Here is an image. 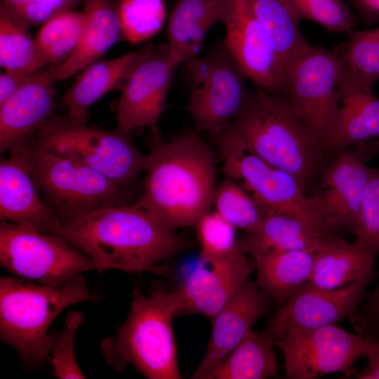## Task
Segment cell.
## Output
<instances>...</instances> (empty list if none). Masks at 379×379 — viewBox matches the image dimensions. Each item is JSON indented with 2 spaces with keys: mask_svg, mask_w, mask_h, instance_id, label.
Instances as JSON below:
<instances>
[{
  "mask_svg": "<svg viewBox=\"0 0 379 379\" xmlns=\"http://www.w3.org/2000/svg\"><path fill=\"white\" fill-rule=\"evenodd\" d=\"M347 34V41L337 47L340 80L372 90L379 80V26L354 29Z\"/></svg>",
  "mask_w": 379,
  "mask_h": 379,
  "instance_id": "obj_30",
  "label": "cell"
},
{
  "mask_svg": "<svg viewBox=\"0 0 379 379\" xmlns=\"http://www.w3.org/2000/svg\"><path fill=\"white\" fill-rule=\"evenodd\" d=\"M272 300L255 281L248 280L212 318L211 337L205 354L192 375L210 379L234 348L270 310Z\"/></svg>",
  "mask_w": 379,
  "mask_h": 379,
  "instance_id": "obj_18",
  "label": "cell"
},
{
  "mask_svg": "<svg viewBox=\"0 0 379 379\" xmlns=\"http://www.w3.org/2000/svg\"><path fill=\"white\" fill-rule=\"evenodd\" d=\"M213 206L220 216L236 229L250 233L257 229L265 211L237 180L226 176L217 185Z\"/></svg>",
  "mask_w": 379,
  "mask_h": 379,
  "instance_id": "obj_33",
  "label": "cell"
},
{
  "mask_svg": "<svg viewBox=\"0 0 379 379\" xmlns=\"http://www.w3.org/2000/svg\"><path fill=\"white\" fill-rule=\"evenodd\" d=\"M337 48L310 44L285 69L281 95L324 150L337 126L340 100Z\"/></svg>",
  "mask_w": 379,
  "mask_h": 379,
  "instance_id": "obj_8",
  "label": "cell"
},
{
  "mask_svg": "<svg viewBox=\"0 0 379 379\" xmlns=\"http://www.w3.org/2000/svg\"><path fill=\"white\" fill-rule=\"evenodd\" d=\"M84 0H29L16 10H11L28 27L44 24L51 18L72 10Z\"/></svg>",
  "mask_w": 379,
  "mask_h": 379,
  "instance_id": "obj_39",
  "label": "cell"
},
{
  "mask_svg": "<svg viewBox=\"0 0 379 379\" xmlns=\"http://www.w3.org/2000/svg\"><path fill=\"white\" fill-rule=\"evenodd\" d=\"M152 131L142 193L135 203L169 228L195 226L213 204L216 155L194 131L168 142Z\"/></svg>",
  "mask_w": 379,
  "mask_h": 379,
  "instance_id": "obj_2",
  "label": "cell"
},
{
  "mask_svg": "<svg viewBox=\"0 0 379 379\" xmlns=\"http://www.w3.org/2000/svg\"><path fill=\"white\" fill-rule=\"evenodd\" d=\"M216 149L225 175L239 182L264 211L293 215L338 230L321 214L312 196L291 173L239 149Z\"/></svg>",
  "mask_w": 379,
  "mask_h": 379,
  "instance_id": "obj_12",
  "label": "cell"
},
{
  "mask_svg": "<svg viewBox=\"0 0 379 379\" xmlns=\"http://www.w3.org/2000/svg\"><path fill=\"white\" fill-rule=\"evenodd\" d=\"M29 0H2L1 4L11 10H16L25 5Z\"/></svg>",
  "mask_w": 379,
  "mask_h": 379,
  "instance_id": "obj_45",
  "label": "cell"
},
{
  "mask_svg": "<svg viewBox=\"0 0 379 379\" xmlns=\"http://www.w3.org/2000/svg\"><path fill=\"white\" fill-rule=\"evenodd\" d=\"M361 21L372 25L379 20V0H347Z\"/></svg>",
  "mask_w": 379,
  "mask_h": 379,
  "instance_id": "obj_42",
  "label": "cell"
},
{
  "mask_svg": "<svg viewBox=\"0 0 379 379\" xmlns=\"http://www.w3.org/2000/svg\"><path fill=\"white\" fill-rule=\"evenodd\" d=\"M246 1L267 34L284 74L289 62L310 44L300 29V18L289 0Z\"/></svg>",
  "mask_w": 379,
  "mask_h": 379,
  "instance_id": "obj_28",
  "label": "cell"
},
{
  "mask_svg": "<svg viewBox=\"0 0 379 379\" xmlns=\"http://www.w3.org/2000/svg\"><path fill=\"white\" fill-rule=\"evenodd\" d=\"M117 8L122 36L132 44L156 36L167 16L164 0H120Z\"/></svg>",
  "mask_w": 379,
  "mask_h": 379,
  "instance_id": "obj_34",
  "label": "cell"
},
{
  "mask_svg": "<svg viewBox=\"0 0 379 379\" xmlns=\"http://www.w3.org/2000/svg\"><path fill=\"white\" fill-rule=\"evenodd\" d=\"M183 65L190 91L186 109L194 131L220 133L249 100L248 78L222 44Z\"/></svg>",
  "mask_w": 379,
  "mask_h": 379,
  "instance_id": "obj_9",
  "label": "cell"
},
{
  "mask_svg": "<svg viewBox=\"0 0 379 379\" xmlns=\"http://www.w3.org/2000/svg\"><path fill=\"white\" fill-rule=\"evenodd\" d=\"M142 53L141 49L87 66L64 95L67 114L87 122L89 107L109 91L122 87Z\"/></svg>",
  "mask_w": 379,
  "mask_h": 379,
  "instance_id": "obj_26",
  "label": "cell"
},
{
  "mask_svg": "<svg viewBox=\"0 0 379 379\" xmlns=\"http://www.w3.org/2000/svg\"><path fill=\"white\" fill-rule=\"evenodd\" d=\"M98 299L81 274L60 286L1 277V338L14 347L27 364L41 365L49 357L57 338L58 333L48 332L55 319L71 305Z\"/></svg>",
  "mask_w": 379,
  "mask_h": 379,
  "instance_id": "obj_5",
  "label": "cell"
},
{
  "mask_svg": "<svg viewBox=\"0 0 379 379\" xmlns=\"http://www.w3.org/2000/svg\"><path fill=\"white\" fill-rule=\"evenodd\" d=\"M222 44L257 88L281 96L283 70L246 0H228Z\"/></svg>",
  "mask_w": 379,
  "mask_h": 379,
  "instance_id": "obj_15",
  "label": "cell"
},
{
  "mask_svg": "<svg viewBox=\"0 0 379 379\" xmlns=\"http://www.w3.org/2000/svg\"><path fill=\"white\" fill-rule=\"evenodd\" d=\"M207 268L199 266L176 290L180 314L213 317L248 280L251 269L239 248Z\"/></svg>",
  "mask_w": 379,
  "mask_h": 379,
  "instance_id": "obj_20",
  "label": "cell"
},
{
  "mask_svg": "<svg viewBox=\"0 0 379 379\" xmlns=\"http://www.w3.org/2000/svg\"><path fill=\"white\" fill-rule=\"evenodd\" d=\"M274 340L251 330L234 348L210 379H267L277 375Z\"/></svg>",
  "mask_w": 379,
  "mask_h": 379,
  "instance_id": "obj_29",
  "label": "cell"
},
{
  "mask_svg": "<svg viewBox=\"0 0 379 379\" xmlns=\"http://www.w3.org/2000/svg\"><path fill=\"white\" fill-rule=\"evenodd\" d=\"M83 4L86 20L78 46L64 61L48 69L55 81L84 69L123 37L115 0H84Z\"/></svg>",
  "mask_w": 379,
  "mask_h": 379,
  "instance_id": "obj_22",
  "label": "cell"
},
{
  "mask_svg": "<svg viewBox=\"0 0 379 379\" xmlns=\"http://www.w3.org/2000/svg\"><path fill=\"white\" fill-rule=\"evenodd\" d=\"M200 244V261L211 265L239 248L236 228L216 211L204 214L195 225Z\"/></svg>",
  "mask_w": 379,
  "mask_h": 379,
  "instance_id": "obj_35",
  "label": "cell"
},
{
  "mask_svg": "<svg viewBox=\"0 0 379 379\" xmlns=\"http://www.w3.org/2000/svg\"><path fill=\"white\" fill-rule=\"evenodd\" d=\"M367 366L355 376L359 379H379V338H371L366 357Z\"/></svg>",
  "mask_w": 379,
  "mask_h": 379,
  "instance_id": "obj_43",
  "label": "cell"
},
{
  "mask_svg": "<svg viewBox=\"0 0 379 379\" xmlns=\"http://www.w3.org/2000/svg\"><path fill=\"white\" fill-rule=\"evenodd\" d=\"M340 109L335 132L324 147L335 155L353 145L379 139V97L371 89L339 80Z\"/></svg>",
  "mask_w": 379,
  "mask_h": 379,
  "instance_id": "obj_23",
  "label": "cell"
},
{
  "mask_svg": "<svg viewBox=\"0 0 379 379\" xmlns=\"http://www.w3.org/2000/svg\"><path fill=\"white\" fill-rule=\"evenodd\" d=\"M32 146L70 158L132 189L145 172L147 155L135 147L131 133L89 126L68 114L53 116L38 131Z\"/></svg>",
  "mask_w": 379,
  "mask_h": 379,
  "instance_id": "obj_6",
  "label": "cell"
},
{
  "mask_svg": "<svg viewBox=\"0 0 379 379\" xmlns=\"http://www.w3.org/2000/svg\"><path fill=\"white\" fill-rule=\"evenodd\" d=\"M29 27L7 6H0V65L4 70L32 74L42 67Z\"/></svg>",
  "mask_w": 379,
  "mask_h": 379,
  "instance_id": "obj_31",
  "label": "cell"
},
{
  "mask_svg": "<svg viewBox=\"0 0 379 379\" xmlns=\"http://www.w3.org/2000/svg\"><path fill=\"white\" fill-rule=\"evenodd\" d=\"M316 249L270 251L253 255L255 284L281 306L310 280Z\"/></svg>",
  "mask_w": 379,
  "mask_h": 379,
  "instance_id": "obj_27",
  "label": "cell"
},
{
  "mask_svg": "<svg viewBox=\"0 0 379 379\" xmlns=\"http://www.w3.org/2000/svg\"><path fill=\"white\" fill-rule=\"evenodd\" d=\"M301 20L312 21L325 29L347 33L361 21L345 0H289Z\"/></svg>",
  "mask_w": 379,
  "mask_h": 379,
  "instance_id": "obj_36",
  "label": "cell"
},
{
  "mask_svg": "<svg viewBox=\"0 0 379 379\" xmlns=\"http://www.w3.org/2000/svg\"><path fill=\"white\" fill-rule=\"evenodd\" d=\"M28 161L43 200L62 226L96 209L129 204L133 197L132 189L88 166L32 145Z\"/></svg>",
  "mask_w": 379,
  "mask_h": 379,
  "instance_id": "obj_7",
  "label": "cell"
},
{
  "mask_svg": "<svg viewBox=\"0 0 379 379\" xmlns=\"http://www.w3.org/2000/svg\"><path fill=\"white\" fill-rule=\"evenodd\" d=\"M85 20L84 12L70 10L42 24L34 39L43 66L60 64L74 51L81 40Z\"/></svg>",
  "mask_w": 379,
  "mask_h": 379,
  "instance_id": "obj_32",
  "label": "cell"
},
{
  "mask_svg": "<svg viewBox=\"0 0 379 379\" xmlns=\"http://www.w3.org/2000/svg\"><path fill=\"white\" fill-rule=\"evenodd\" d=\"M180 310L176 291L155 286L145 295L134 290L126 320L101 343L105 361L119 371L131 364L149 379L182 378L173 328Z\"/></svg>",
  "mask_w": 379,
  "mask_h": 379,
  "instance_id": "obj_4",
  "label": "cell"
},
{
  "mask_svg": "<svg viewBox=\"0 0 379 379\" xmlns=\"http://www.w3.org/2000/svg\"><path fill=\"white\" fill-rule=\"evenodd\" d=\"M371 338L331 324L293 328L274 340L283 353L288 379H316L339 373L355 376L354 366L366 357Z\"/></svg>",
  "mask_w": 379,
  "mask_h": 379,
  "instance_id": "obj_11",
  "label": "cell"
},
{
  "mask_svg": "<svg viewBox=\"0 0 379 379\" xmlns=\"http://www.w3.org/2000/svg\"><path fill=\"white\" fill-rule=\"evenodd\" d=\"M361 147V151L366 150V152H360L362 157L373 155V154H379V139L370 140L362 144H360Z\"/></svg>",
  "mask_w": 379,
  "mask_h": 379,
  "instance_id": "obj_44",
  "label": "cell"
},
{
  "mask_svg": "<svg viewBox=\"0 0 379 379\" xmlns=\"http://www.w3.org/2000/svg\"><path fill=\"white\" fill-rule=\"evenodd\" d=\"M352 234L355 241L376 253L379 252V168H371Z\"/></svg>",
  "mask_w": 379,
  "mask_h": 379,
  "instance_id": "obj_37",
  "label": "cell"
},
{
  "mask_svg": "<svg viewBox=\"0 0 379 379\" xmlns=\"http://www.w3.org/2000/svg\"><path fill=\"white\" fill-rule=\"evenodd\" d=\"M48 69L32 74L21 88L0 105V152L32 144L56 107L53 81Z\"/></svg>",
  "mask_w": 379,
  "mask_h": 379,
  "instance_id": "obj_19",
  "label": "cell"
},
{
  "mask_svg": "<svg viewBox=\"0 0 379 379\" xmlns=\"http://www.w3.org/2000/svg\"><path fill=\"white\" fill-rule=\"evenodd\" d=\"M374 273L337 289H323L309 281L281 306L265 331L274 340L293 328H316L335 324L348 318L366 298Z\"/></svg>",
  "mask_w": 379,
  "mask_h": 379,
  "instance_id": "obj_14",
  "label": "cell"
},
{
  "mask_svg": "<svg viewBox=\"0 0 379 379\" xmlns=\"http://www.w3.org/2000/svg\"><path fill=\"white\" fill-rule=\"evenodd\" d=\"M58 236L86 254L100 274L157 272L192 244L136 203L96 209L64 224Z\"/></svg>",
  "mask_w": 379,
  "mask_h": 379,
  "instance_id": "obj_1",
  "label": "cell"
},
{
  "mask_svg": "<svg viewBox=\"0 0 379 379\" xmlns=\"http://www.w3.org/2000/svg\"><path fill=\"white\" fill-rule=\"evenodd\" d=\"M213 138L216 147L250 152L291 173L305 190L326 164L324 149L285 99L257 87L230 124Z\"/></svg>",
  "mask_w": 379,
  "mask_h": 379,
  "instance_id": "obj_3",
  "label": "cell"
},
{
  "mask_svg": "<svg viewBox=\"0 0 379 379\" xmlns=\"http://www.w3.org/2000/svg\"><path fill=\"white\" fill-rule=\"evenodd\" d=\"M121 87L117 128L133 130L157 128L166 105L175 72L182 65L168 42L148 45Z\"/></svg>",
  "mask_w": 379,
  "mask_h": 379,
  "instance_id": "obj_13",
  "label": "cell"
},
{
  "mask_svg": "<svg viewBox=\"0 0 379 379\" xmlns=\"http://www.w3.org/2000/svg\"><path fill=\"white\" fill-rule=\"evenodd\" d=\"M348 319L357 333L368 338H379V280Z\"/></svg>",
  "mask_w": 379,
  "mask_h": 379,
  "instance_id": "obj_40",
  "label": "cell"
},
{
  "mask_svg": "<svg viewBox=\"0 0 379 379\" xmlns=\"http://www.w3.org/2000/svg\"><path fill=\"white\" fill-rule=\"evenodd\" d=\"M31 74L15 70H4L1 72L0 74V105L18 91Z\"/></svg>",
  "mask_w": 379,
  "mask_h": 379,
  "instance_id": "obj_41",
  "label": "cell"
},
{
  "mask_svg": "<svg viewBox=\"0 0 379 379\" xmlns=\"http://www.w3.org/2000/svg\"><path fill=\"white\" fill-rule=\"evenodd\" d=\"M228 0H176L167 25L168 44L182 65L199 57L204 38L225 20Z\"/></svg>",
  "mask_w": 379,
  "mask_h": 379,
  "instance_id": "obj_24",
  "label": "cell"
},
{
  "mask_svg": "<svg viewBox=\"0 0 379 379\" xmlns=\"http://www.w3.org/2000/svg\"><path fill=\"white\" fill-rule=\"evenodd\" d=\"M31 145L1 158L0 220L58 236L62 224L43 200L30 171Z\"/></svg>",
  "mask_w": 379,
  "mask_h": 379,
  "instance_id": "obj_16",
  "label": "cell"
},
{
  "mask_svg": "<svg viewBox=\"0 0 379 379\" xmlns=\"http://www.w3.org/2000/svg\"><path fill=\"white\" fill-rule=\"evenodd\" d=\"M371 168L358 152L344 150L326 163L311 195L319 211L340 231L353 233Z\"/></svg>",
  "mask_w": 379,
  "mask_h": 379,
  "instance_id": "obj_17",
  "label": "cell"
},
{
  "mask_svg": "<svg viewBox=\"0 0 379 379\" xmlns=\"http://www.w3.org/2000/svg\"><path fill=\"white\" fill-rule=\"evenodd\" d=\"M83 319L84 315L81 312H69L66 317L64 328L57 334L48 359L54 373L58 378H85L77 361L74 350L76 334Z\"/></svg>",
  "mask_w": 379,
  "mask_h": 379,
  "instance_id": "obj_38",
  "label": "cell"
},
{
  "mask_svg": "<svg viewBox=\"0 0 379 379\" xmlns=\"http://www.w3.org/2000/svg\"><path fill=\"white\" fill-rule=\"evenodd\" d=\"M376 254L357 241L350 244L340 235L330 237L316 249L308 281L323 289L346 286L373 272Z\"/></svg>",
  "mask_w": 379,
  "mask_h": 379,
  "instance_id": "obj_25",
  "label": "cell"
},
{
  "mask_svg": "<svg viewBox=\"0 0 379 379\" xmlns=\"http://www.w3.org/2000/svg\"><path fill=\"white\" fill-rule=\"evenodd\" d=\"M0 263L20 278L53 286L95 270L86 254L60 237L5 221L0 223Z\"/></svg>",
  "mask_w": 379,
  "mask_h": 379,
  "instance_id": "obj_10",
  "label": "cell"
},
{
  "mask_svg": "<svg viewBox=\"0 0 379 379\" xmlns=\"http://www.w3.org/2000/svg\"><path fill=\"white\" fill-rule=\"evenodd\" d=\"M340 231L293 215L265 211L255 230L238 239L239 248L251 256L270 251L317 248Z\"/></svg>",
  "mask_w": 379,
  "mask_h": 379,
  "instance_id": "obj_21",
  "label": "cell"
}]
</instances>
